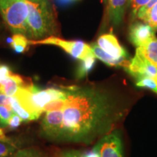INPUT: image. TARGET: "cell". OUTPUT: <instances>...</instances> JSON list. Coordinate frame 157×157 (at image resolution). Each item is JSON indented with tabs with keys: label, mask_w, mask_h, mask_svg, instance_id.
I'll return each mask as SVG.
<instances>
[{
	"label": "cell",
	"mask_w": 157,
	"mask_h": 157,
	"mask_svg": "<svg viewBox=\"0 0 157 157\" xmlns=\"http://www.w3.org/2000/svg\"><path fill=\"white\" fill-rule=\"evenodd\" d=\"M65 90L66 105L55 140L89 144L109 134L126 111L95 88L72 86Z\"/></svg>",
	"instance_id": "1"
},
{
	"label": "cell",
	"mask_w": 157,
	"mask_h": 157,
	"mask_svg": "<svg viewBox=\"0 0 157 157\" xmlns=\"http://www.w3.org/2000/svg\"><path fill=\"white\" fill-rule=\"evenodd\" d=\"M65 89L60 90L50 87L41 90L34 84L20 87L14 97L23 109L39 119L42 115V109L50 102L66 97Z\"/></svg>",
	"instance_id": "2"
},
{
	"label": "cell",
	"mask_w": 157,
	"mask_h": 157,
	"mask_svg": "<svg viewBox=\"0 0 157 157\" xmlns=\"http://www.w3.org/2000/svg\"><path fill=\"white\" fill-rule=\"evenodd\" d=\"M29 6V16L27 21L28 37L42 39L49 37L54 32L55 19L52 8L48 0L34 2L26 0Z\"/></svg>",
	"instance_id": "3"
},
{
	"label": "cell",
	"mask_w": 157,
	"mask_h": 157,
	"mask_svg": "<svg viewBox=\"0 0 157 157\" xmlns=\"http://www.w3.org/2000/svg\"><path fill=\"white\" fill-rule=\"evenodd\" d=\"M29 13L26 0H0V15L14 34L28 36Z\"/></svg>",
	"instance_id": "4"
},
{
	"label": "cell",
	"mask_w": 157,
	"mask_h": 157,
	"mask_svg": "<svg viewBox=\"0 0 157 157\" xmlns=\"http://www.w3.org/2000/svg\"><path fill=\"white\" fill-rule=\"evenodd\" d=\"M29 44H51L58 46L73 58L78 60H84L88 57L95 56L91 46L82 41H68L52 36L38 40H29Z\"/></svg>",
	"instance_id": "5"
},
{
	"label": "cell",
	"mask_w": 157,
	"mask_h": 157,
	"mask_svg": "<svg viewBox=\"0 0 157 157\" xmlns=\"http://www.w3.org/2000/svg\"><path fill=\"white\" fill-rule=\"evenodd\" d=\"M127 73L135 78V81L148 77L157 79V67L138 52L131 59L129 66L125 69Z\"/></svg>",
	"instance_id": "6"
},
{
	"label": "cell",
	"mask_w": 157,
	"mask_h": 157,
	"mask_svg": "<svg viewBox=\"0 0 157 157\" xmlns=\"http://www.w3.org/2000/svg\"><path fill=\"white\" fill-rule=\"evenodd\" d=\"M94 148L99 153L100 157H123L121 140L117 132L104 135Z\"/></svg>",
	"instance_id": "7"
},
{
	"label": "cell",
	"mask_w": 157,
	"mask_h": 157,
	"mask_svg": "<svg viewBox=\"0 0 157 157\" xmlns=\"http://www.w3.org/2000/svg\"><path fill=\"white\" fill-rule=\"evenodd\" d=\"M129 38L134 46L139 48L156 38L155 30L148 23L136 22L129 28Z\"/></svg>",
	"instance_id": "8"
},
{
	"label": "cell",
	"mask_w": 157,
	"mask_h": 157,
	"mask_svg": "<svg viewBox=\"0 0 157 157\" xmlns=\"http://www.w3.org/2000/svg\"><path fill=\"white\" fill-rule=\"evenodd\" d=\"M63 121V111H52L46 112L42 121L44 135L50 140H55Z\"/></svg>",
	"instance_id": "9"
},
{
	"label": "cell",
	"mask_w": 157,
	"mask_h": 157,
	"mask_svg": "<svg viewBox=\"0 0 157 157\" xmlns=\"http://www.w3.org/2000/svg\"><path fill=\"white\" fill-rule=\"evenodd\" d=\"M97 44L113 58H129L127 51L121 46L117 38L113 34L101 35L98 37Z\"/></svg>",
	"instance_id": "10"
},
{
	"label": "cell",
	"mask_w": 157,
	"mask_h": 157,
	"mask_svg": "<svg viewBox=\"0 0 157 157\" xmlns=\"http://www.w3.org/2000/svg\"><path fill=\"white\" fill-rule=\"evenodd\" d=\"M90 46L93 49V53L95 55V58L101 60V61H103L104 63L108 65V66H114V67H122L124 69H127L129 66L131 60L129 58H124V57L119 58H113L102 50L95 43H93Z\"/></svg>",
	"instance_id": "11"
},
{
	"label": "cell",
	"mask_w": 157,
	"mask_h": 157,
	"mask_svg": "<svg viewBox=\"0 0 157 157\" xmlns=\"http://www.w3.org/2000/svg\"><path fill=\"white\" fill-rule=\"evenodd\" d=\"M1 83L2 84V93L9 97H14L20 87L28 85L29 84H31V81L27 82L21 76L12 73L8 78H6Z\"/></svg>",
	"instance_id": "12"
},
{
	"label": "cell",
	"mask_w": 157,
	"mask_h": 157,
	"mask_svg": "<svg viewBox=\"0 0 157 157\" xmlns=\"http://www.w3.org/2000/svg\"><path fill=\"white\" fill-rule=\"evenodd\" d=\"M128 2L129 0H109V18L114 25H118L122 22Z\"/></svg>",
	"instance_id": "13"
},
{
	"label": "cell",
	"mask_w": 157,
	"mask_h": 157,
	"mask_svg": "<svg viewBox=\"0 0 157 157\" xmlns=\"http://www.w3.org/2000/svg\"><path fill=\"white\" fill-rule=\"evenodd\" d=\"M137 52L144 56L151 63L157 67V38L153 39L150 42L137 48Z\"/></svg>",
	"instance_id": "14"
},
{
	"label": "cell",
	"mask_w": 157,
	"mask_h": 157,
	"mask_svg": "<svg viewBox=\"0 0 157 157\" xmlns=\"http://www.w3.org/2000/svg\"><path fill=\"white\" fill-rule=\"evenodd\" d=\"M8 42L10 44L11 48L17 53H23L28 50L29 44V40L27 37L23 34H15L12 37V39H8Z\"/></svg>",
	"instance_id": "15"
},
{
	"label": "cell",
	"mask_w": 157,
	"mask_h": 157,
	"mask_svg": "<svg viewBox=\"0 0 157 157\" xmlns=\"http://www.w3.org/2000/svg\"><path fill=\"white\" fill-rule=\"evenodd\" d=\"M95 56H90L88 58L81 60L78 67L76 71V76L78 78H84L88 74L89 72L93 70L95 64Z\"/></svg>",
	"instance_id": "16"
},
{
	"label": "cell",
	"mask_w": 157,
	"mask_h": 157,
	"mask_svg": "<svg viewBox=\"0 0 157 157\" xmlns=\"http://www.w3.org/2000/svg\"><path fill=\"white\" fill-rule=\"evenodd\" d=\"M10 106L14 113L18 115L23 119V121H30L36 119V118L34 115L31 114V113H29V111H27L26 110L21 106V104L19 103V102L15 97H11Z\"/></svg>",
	"instance_id": "17"
},
{
	"label": "cell",
	"mask_w": 157,
	"mask_h": 157,
	"mask_svg": "<svg viewBox=\"0 0 157 157\" xmlns=\"http://www.w3.org/2000/svg\"><path fill=\"white\" fill-rule=\"evenodd\" d=\"M14 113L11 106L0 105V128H5L8 126V123L12 116Z\"/></svg>",
	"instance_id": "18"
},
{
	"label": "cell",
	"mask_w": 157,
	"mask_h": 157,
	"mask_svg": "<svg viewBox=\"0 0 157 157\" xmlns=\"http://www.w3.org/2000/svg\"><path fill=\"white\" fill-rule=\"evenodd\" d=\"M17 147L10 139L0 140V157H8L15 152Z\"/></svg>",
	"instance_id": "19"
},
{
	"label": "cell",
	"mask_w": 157,
	"mask_h": 157,
	"mask_svg": "<svg viewBox=\"0 0 157 157\" xmlns=\"http://www.w3.org/2000/svg\"><path fill=\"white\" fill-rule=\"evenodd\" d=\"M66 105V97L55 100L48 103L43 108L42 112H49L52 111H63Z\"/></svg>",
	"instance_id": "20"
},
{
	"label": "cell",
	"mask_w": 157,
	"mask_h": 157,
	"mask_svg": "<svg viewBox=\"0 0 157 157\" xmlns=\"http://www.w3.org/2000/svg\"><path fill=\"white\" fill-rule=\"evenodd\" d=\"M136 86L137 87L148 89L155 93H157V79L156 78L145 77L136 80Z\"/></svg>",
	"instance_id": "21"
},
{
	"label": "cell",
	"mask_w": 157,
	"mask_h": 157,
	"mask_svg": "<svg viewBox=\"0 0 157 157\" xmlns=\"http://www.w3.org/2000/svg\"><path fill=\"white\" fill-rule=\"evenodd\" d=\"M142 21L157 31V4L149 10Z\"/></svg>",
	"instance_id": "22"
},
{
	"label": "cell",
	"mask_w": 157,
	"mask_h": 157,
	"mask_svg": "<svg viewBox=\"0 0 157 157\" xmlns=\"http://www.w3.org/2000/svg\"><path fill=\"white\" fill-rule=\"evenodd\" d=\"M14 157H48L35 148H25L15 153Z\"/></svg>",
	"instance_id": "23"
},
{
	"label": "cell",
	"mask_w": 157,
	"mask_h": 157,
	"mask_svg": "<svg viewBox=\"0 0 157 157\" xmlns=\"http://www.w3.org/2000/svg\"><path fill=\"white\" fill-rule=\"evenodd\" d=\"M156 4H157V0H150L149 2L146 5L143 6V7H140V8L138 10V11H137V13L136 17L137 18L143 20V17H145V15H146V13H148L149 10L152 7H154L155 5H156Z\"/></svg>",
	"instance_id": "24"
},
{
	"label": "cell",
	"mask_w": 157,
	"mask_h": 157,
	"mask_svg": "<svg viewBox=\"0 0 157 157\" xmlns=\"http://www.w3.org/2000/svg\"><path fill=\"white\" fill-rule=\"evenodd\" d=\"M132 7V13L135 17H136L138 10L143 6L146 5L150 0H129Z\"/></svg>",
	"instance_id": "25"
},
{
	"label": "cell",
	"mask_w": 157,
	"mask_h": 157,
	"mask_svg": "<svg viewBox=\"0 0 157 157\" xmlns=\"http://www.w3.org/2000/svg\"><path fill=\"white\" fill-rule=\"evenodd\" d=\"M23 119L19 117L18 115L14 113L13 115L12 116V117L10 119L9 123H8V127L10 129H17V127H20V125L22 123Z\"/></svg>",
	"instance_id": "26"
},
{
	"label": "cell",
	"mask_w": 157,
	"mask_h": 157,
	"mask_svg": "<svg viewBox=\"0 0 157 157\" xmlns=\"http://www.w3.org/2000/svg\"><path fill=\"white\" fill-rule=\"evenodd\" d=\"M12 73L13 72L11 71L10 68L7 65H1L0 66V82H2L4 80L8 78Z\"/></svg>",
	"instance_id": "27"
},
{
	"label": "cell",
	"mask_w": 157,
	"mask_h": 157,
	"mask_svg": "<svg viewBox=\"0 0 157 157\" xmlns=\"http://www.w3.org/2000/svg\"><path fill=\"white\" fill-rule=\"evenodd\" d=\"M61 157H84V154L78 151H68L63 153Z\"/></svg>",
	"instance_id": "28"
},
{
	"label": "cell",
	"mask_w": 157,
	"mask_h": 157,
	"mask_svg": "<svg viewBox=\"0 0 157 157\" xmlns=\"http://www.w3.org/2000/svg\"><path fill=\"white\" fill-rule=\"evenodd\" d=\"M10 101L11 97H9L5 94L0 93V105L10 106Z\"/></svg>",
	"instance_id": "29"
},
{
	"label": "cell",
	"mask_w": 157,
	"mask_h": 157,
	"mask_svg": "<svg viewBox=\"0 0 157 157\" xmlns=\"http://www.w3.org/2000/svg\"><path fill=\"white\" fill-rule=\"evenodd\" d=\"M84 157H100V155L98 151L95 148H93V150L84 154Z\"/></svg>",
	"instance_id": "30"
},
{
	"label": "cell",
	"mask_w": 157,
	"mask_h": 157,
	"mask_svg": "<svg viewBox=\"0 0 157 157\" xmlns=\"http://www.w3.org/2000/svg\"><path fill=\"white\" fill-rule=\"evenodd\" d=\"M60 5H68L74 2V0H56Z\"/></svg>",
	"instance_id": "31"
},
{
	"label": "cell",
	"mask_w": 157,
	"mask_h": 157,
	"mask_svg": "<svg viewBox=\"0 0 157 157\" xmlns=\"http://www.w3.org/2000/svg\"><path fill=\"white\" fill-rule=\"evenodd\" d=\"M7 139H8V138L6 137V135L5 134V132H4V130L2 129V128H0V140H7Z\"/></svg>",
	"instance_id": "32"
},
{
	"label": "cell",
	"mask_w": 157,
	"mask_h": 157,
	"mask_svg": "<svg viewBox=\"0 0 157 157\" xmlns=\"http://www.w3.org/2000/svg\"><path fill=\"white\" fill-rule=\"evenodd\" d=\"M31 2H40L44 1V0H29Z\"/></svg>",
	"instance_id": "33"
},
{
	"label": "cell",
	"mask_w": 157,
	"mask_h": 157,
	"mask_svg": "<svg viewBox=\"0 0 157 157\" xmlns=\"http://www.w3.org/2000/svg\"><path fill=\"white\" fill-rule=\"evenodd\" d=\"M2 84L0 82V93H2Z\"/></svg>",
	"instance_id": "34"
}]
</instances>
